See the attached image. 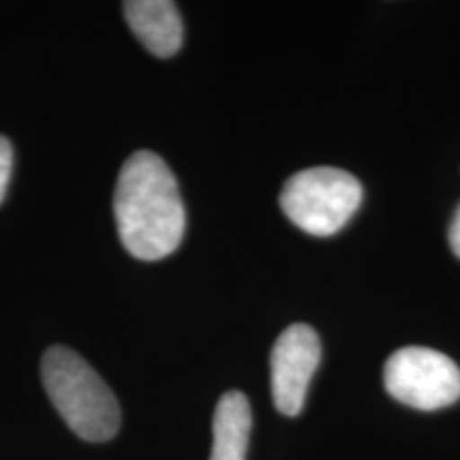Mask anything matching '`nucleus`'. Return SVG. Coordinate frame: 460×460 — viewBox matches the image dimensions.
Listing matches in <instances>:
<instances>
[{"label":"nucleus","instance_id":"39448f33","mask_svg":"<svg viewBox=\"0 0 460 460\" xmlns=\"http://www.w3.org/2000/svg\"><path fill=\"white\" fill-rule=\"evenodd\" d=\"M320 358V337L312 326L292 324L278 337L271 352V394L279 413H301Z\"/></svg>","mask_w":460,"mask_h":460},{"label":"nucleus","instance_id":"7ed1b4c3","mask_svg":"<svg viewBox=\"0 0 460 460\" xmlns=\"http://www.w3.org/2000/svg\"><path fill=\"white\" fill-rule=\"evenodd\" d=\"M362 203V186L352 172L335 166L305 169L284 183L279 205L288 220L314 237H329L352 220Z\"/></svg>","mask_w":460,"mask_h":460},{"label":"nucleus","instance_id":"f03ea898","mask_svg":"<svg viewBox=\"0 0 460 460\" xmlns=\"http://www.w3.org/2000/svg\"><path fill=\"white\" fill-rule=\"evenodd\" d=\"M45 393L77 437L92 444L113 439L119 430V405L99 373L77 352L54 345L41 360Z\"/></svg>","mask_w":460,"mask_h":460},{"label":"nucleus","instance_id":"20e7f679","mask_svg":"<svg viewBox=\"0 0 460 460\" xmlns=\"http://www.w3.org/2000/svg\"><path fill=\"white\" fill-rule=\"evenodd\" d=\"M390 396L413 410L435 411L460 399V369L450 356L410 345L390 356L384 367Z\"/></svg>","mask_w":460,"mask_h":460},{"label":"nucleus","instance_id":"1a4fd4ad","mask_svg":"<svg viewBox=\"0 0 460 460\" xmlns=\"http://www.w3.org/2000/svg\"><path fill=\"white\" fill-rule=\"evenodd\" d=\"M447 241H450V247L452 252L460 258V205L456 209V214L452 217V224H450V230H447Z\"/></svg>","mask_w":460,"mask_h":460},{"label":"nucleus","instance_id":"0eeeda50","mask_svg":"<svg viewBox=\"0 0 460 460\" xmlns=\"http://www.w3.org/2000/svg\"><path fill=\"white\" fill-rule=\"evenodd\" d=\"M250 433V401L239 390H230L216 405L214 447H211L209 460H245Z\"/></svg>","mask_w":460,"mask_h":460},{"label":"nucleus","instance_id":"f257e3e1","mask_svg":"<svg viewBox=\"0 0 460 460\" xmlns=\"http://www.w3.org/2000/svg\"><path fill=\"white\" fill-rule=\"evenodd\" d=\"M113 214L119 241L139 261L171 256L186 233V207L175 175L147 149L132 154L119 171Z\"/></svg>","mask_w":460,"mask_h":460},{"label":"nucleus","instance_id":"6e6552de","mask_svg":"<svg viewBox=\"0 0 460 460\" xmlns=\"http://www.w3.org/2000/svg\"><path fill=\"white\" fill-rule=\"evenodd\" d=\"M11 171H13V147L7 137L0 135V203L7 197Z\"/></svg>","mask_w":460,"mask_h":460},{"label":"nucleus","instance_id":"423d86ee","mask_svg":"<svg viewBox=\"0 0 460 460\" xmlns=\"http://www.w3.org/2000/svg\"><path fill=\"white\" fill-rule=\"evenodd\" d=\"M124 17L135 37L158 58H171L181 49L183 22L171 0H128Z\"/></svg>","mask_w":460,"mask_h":460}]
</instances>
